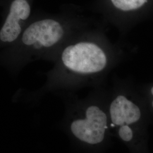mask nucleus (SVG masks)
Wrapping results in <instances>:
<instances>
[{
  "label": "nucleus",
  "mask_w": 153,
  "mask_h": 153,
  "mask_svg": "<svg viewBox=\"0 0 153 153\" xmlns=\"http://www.w3.org/2000/svg\"><path fill=\"white\" fill-rule=\"evenodd\" d=\"M107 62L104 49L97 42L89 36H81L61 48L52 77L63 84L89 82L91 77L104 70Z\"/></svg>",
  "instance_id": "obj_1"
},
{
  "label": "nucleus",
  "mask_w": 153,
  "mask_h": 153,
  "mask_svg": "<svg viewBox=\"0 0 153 153\" xmlns=\"http://www.w3.org/2000/svg\"><path fill=\"white\" fill-rule=\"evenodd\" d=\"M71 21L61 16L44 17L29 23L13 46L17 58L33 60L61 49L73 31Z\"/></svg>",
  "instance_id": "obj_2"
},
{
  "label": "nucleus",
  "mask_w": 153,
  "mask_h": 153,
  "mask_svg": "<svg viewBox=\"0 0 153 153\" xmlns=\"http://www.w3.org/2000/svg\"><path fill=\"white\" fill-rule=\"evenodd\" d=\"M71 133L82 142L95 145L104 139L107 128V117L98 106L88 105L81 115L71 120L69 126Z\"/></svg>",
  "instance_id": "obj_3"
},
{
  "label": "nucleus",
  "mask_w": 153,
  "mask_h": 153,
  "mask_svg": "<svg viewBox=\"0 0 153 153\" xmlns=\"http://www.w3.org/2000/svg\"><path fill=\"white\" fill-rule=\"evenodd\" d=\"M31 0H11L0 30V42L3 47L16 43L28 24L31 14Z\"/></svg>",
  "instance_id": "obj_4"
},
{
  "label": "nucleus",
  "mask_w": 153,
  "mask_h": 153,
  "mask_svg": "<svg viewBox=\"0 0 153 153\" xmlns=\"http://www.w3.org/2000/svg\"><path fill=\"white\" fill-rule=\"evenodd\" d=\"M110 116L115 126H128L138 120L141 116L139 108L124 96L119 95L110 106Z\"/></svg>",
  "instance_id": "obj_5"
},
{
  "label": "nucleus",
  "mask_w": 153,
  "mask_h": 153,
  "mask_svg": "<svg viewBox=\"0 0 153 153\" xmlns=\"http://www.w3.org/2000/svg\"><path fill=\"white\" fill-rule=\"evenodd\" d=\"M112 6L122 13H129L141 9L148 0H108Z\"/></svg>",
  "instance_id": "obj_6"
},
{
  "label": "nucleus",
  "mask_w": 153,
  "mask_h": 153,
  "mask_svg": "<svg viewBox=\"0 0 153 153\" xmlns=\"http://www.w3.org/2000/svg\"><path fill=\"white\" fill-rule=\"evenodd\" d=\"M119 134L121 138L125 141H131L133 137V133L131 129L128 126H121Z\"/></svg>",
  "instance_id": "obj_7"
},
{
  "label": "nucleus",
  "mask_w": 153,
  "mask_h": 153,
  "mask_svg": "<svg viewBox=\"0 0 153 153\" xmlns=\"http://www.w3.org/2000/svg\"><path fill=\"white\" fill-rule=\"evenodd\" d=\"M152 93L153 94V87L152 88Z\"/></svg>",
  "instance_id": "obj_8"
},
{
  "label": "nucleus",
  "mask_w": 153,
  "mask_h": 153,
  "mask_svg": "<svg viewBox=\"0 0 153 153\" xmlns=\"http://www.w3.org/2000/svg\"><path fill=\"white\" fill-rule=\"evenodd\" d=\"M152 105H153V103H152Z\"/></svg>",
  "instance_id": "obj_9"
}]
</instances>
